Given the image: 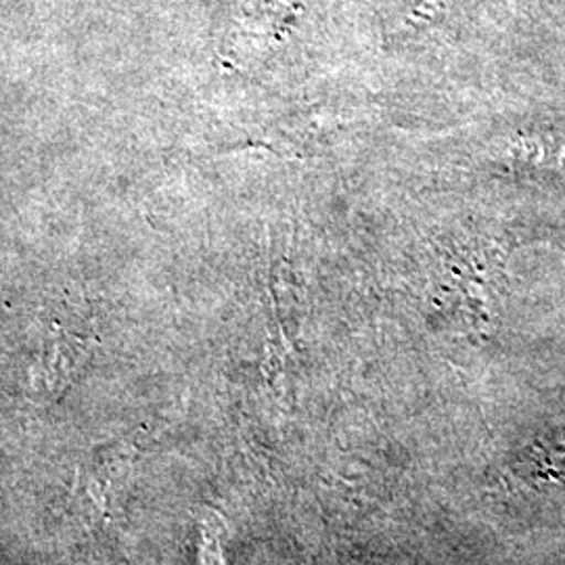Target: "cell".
Returning <instances> with one entry per match:
<instances>
[{
    "instance_id": "2",
    "label": "cell",
    "mask_w": 565,
    "mask_h": 565,
    "mask_svg": "<svg viewBox=\"0 0 565 565\" xmlns=\"http://www.w3.org/2000/svg\"><path fill=\"white\" fill-rule=\"evenodd\" d=\"M202 565H224L221 536L214 527H205L202 536Z\"/></svg>"
},
{
    "instance_id": "1",
    "label": "cell",
    "mask_w": 565,
    "mask_h": 565,
    "mask_svg": "<svg viewBox=\"0 0 565 565\" xmlns=\"http://www.w3.org/2000/svg\"><path fill=\"white\" fill-rule=\"evenodd\" d=\"M53 343H55L53 350L34 369V375H36V382L46 385L49 390H60L70 380L72 371L78 366L86 352H84V343L70 335H63Z\"/></svg>"
}]
</instances>
